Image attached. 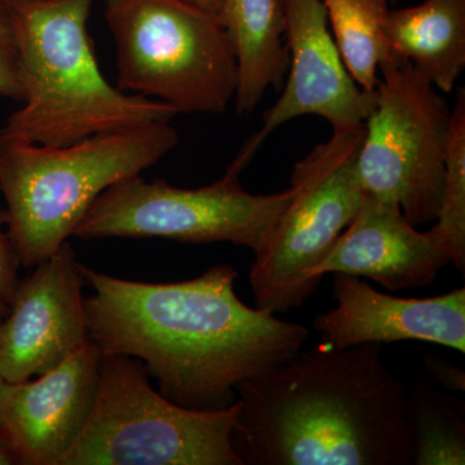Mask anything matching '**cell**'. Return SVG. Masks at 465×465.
I'll use <instances>...</instances> for the list:
<instances>
[{"label":"cell","instance_id":"13","mask_svg":"<svg viewBox=\"0 0 465 465\" xmlns=\"http://www.w3.org/2000/svg\"><path fill=\"white\" fill-rule=\"evenodd\" d=\"M336 307L313 320L323 348L430 342L465 353V289L433 298L388 295L354 275L335 273Z\"/></svg>","mask_w":465,"mask_h":465},{"label":"cell","instance_id":"20","mask_svg":"<svg viewBox=\"0 0 465 465\" xmlns=\"http://www.w3.org/2000/svg\"><path fill=\"white\" fill-rule=\"evenodd\" d=\"M0 97L23 101L16 30L11 12L0 0Z\"/></svg>","mask_w":465,"mask_h":465},{"label":"cell","instance_id":"11","mask_svg":"<svg viewBox=\"0 0 465 465\" xmlns=\"http://www.w3.org/2000/svg\"><path fill=\"white\" fill-rule=\"evenodd\" d=\"M79 264L65 242L18 282L0 322V376L5 381L43 375L90 341Z\"/></svg>","mask_w":465,"mask_h":465},{"label":"cell","instance_id":"3","mask_svg":"<svg viewBox=\"0 0 465 465\" xmlns=\"http://www.w3.org/2000/svg\"><path fill=\"white\" fill-rule=\"evenodd\" d=\"M16 30L23 106L0 134L66 146L94 134L170 122L163 101L125 94L104 78L87 30L94 0H2Z\"/></svg>","mask_w":465,"mask_h":465},{"label":"cell","instance_id":"14","mask_svg":"<svg viewBox=\"0 0 465 465\" xmlns=\"http://www.w3.org/2000/svg\"><path fill=\"white\" fill-rule=\"evenodd\" d=\"M448 264L449 251L433 229L416 231L399 207L365 194L356 217L311 277L317 284L326 274L365 277L397 292L430 286Z\"/></svg>","mask_w":465,"mask_h":465},{"label":"cell","instance_id":"24","mask_svg":"<svg viewBox=\"0 0 465 465\" xmlns=\"http://www.w3.org/2000/svg\"><path fill=\"white\" fill-rule=\"evenodd\" d=\"M0 465H17L11 449L2 437H0Z\"/></svg>","mask_w":465,"mask_h":465},{"label":"cell","instance_id":"10","mask_svg":"<svg viewBox=\"0 0 465 465\" xmlns=\"http://www.w3.org/2000/svg\"><path fill=\"white\" fill-rule=\"evenodd\" d=\"M289 76L264 124L231 164L241 173L265 140L281 125L304 115L326 119L332 128L363 124L375 108L374 92L349 74L329 29L322 0H281Z\"/></svg>","mask_w":465,"mask_h":465},{"label":"cell","instance_id":"26","mask_svg":"<svg viewBox=\"0 0 465 465\" xmlns=\"http://www.w3.org/2000/svg\"><path fill=\"white\" fill-rule=\"evenodd\" d=\"M5 379L2 378V376H0V388H2V385L5 384Z\"/></svg>","mask_w":465,"mask_h":465},{"label":"cell","instance_id":"16","mask_svg":"<svg viewBox=\"0 0 465 465\" xmlns=\"http://www.w3.org/2000/svg\"><path fill=\"white\" fill-rule=\"evenodd\" d=\"M220 23L237 57L235 110L250 114L269 88L283 87L289 69L281 0H223Z\"/></svg>","mask_w":465,"mask_h":465},{"label":"cell","instance_id":"2","mask_svg":"<svg viewBox=\"0 0 465 465\" xmlns=\"http://www.w3.org/2000/svg\"><path fill=\"white\" fill-rule=\"evenodd\" d=\"M381 353L318 345L238 385L242 465H411L409 396Z\"/></svg>","mask_w":465,"mask_h":465},{"label":"cell","instance_id":"28","mask_svg":"<svg viewBox=\"0 0 465 465\" xmlns=\"http://www.w3.org/2000/svg\"><path fill=\"white\" fill-rule=\"evenodd\" d=\"M106 2H110V0H106Z\"/></svg>","mask_w":465,"mask_h":465},{"label":"cell","instance_id":"6","mask_svg":"<svg viewBox=\"0 0 465 465\" xmlns=\"http://www.w3.org/2000/svg\"><path fill=\"white\" fill-rule=\"evenodd\" d=\"M121 91L180 113L222 114L238 87V64L217 18L183 0H110Z\"/></svg>","mask_w":465,"mask_h":465},{"label":"cell","instance_id":"23","mask_svg":"<svg viewBox=\"0 0 465 465\" xmlns=\"http://www.w3.org/2000/svg\"><path fill=\"white\" fill-rule=\"evenodd\" d=\"M183 2L200 8L201 11L206 12V14L211 15V16L220 21L223 0H183Z\"/></svg>","mask_w":465,"mask_h":465},{"label":"cell","instance_id":"21","mask_svg":"<svg viewBox=\"0 0 465 465\" xmlns=\"http://www.w3.org/2000/svg\"><path fill=\"white\" fill-rule=\"evenodd\" d=\"M7 217L5 211L0 208V299L9 304L17 289L18 262L11 244H9L7 232L5 231Z\"/></svg>","mask_w":465,"mask_h":465},{"label":"cell","instance_id":"8","mask_svg":"<svg viewBox=\"0 0 465 465\" xmlns=\"http://www.w3.org/2000/svg\"><path fill=\"white\" fill-rule=\"evenodd\" d=\"M375 108L358 154L363 193L399 207L407 222H436L451 109L414 66L390 50L379 66Z\"/></svg>","mask_w":465,"mask_h":465},{"label":"cell","instance_id":"22","mask_svg":"<svg viewBox=\"0 0 465 465\" xmlns=\"http://www.w3.org/2000/svg\"><path fill=\"white\" fill-rule=\"evenodd\" d=\"M424 367L428 374L436 379L445 390L450 391H465V372L451 361L445 360L439 354H425Z\"/></svg>","mask_w":465,"mask_h":465},{"label":"cell","instance_id":"27","mask_svg":"<svg viewBox=\"0 0 465 465\" xmlns=\"http://www.w3.org/2000/svg\"><path fill=\"white\" fill-rule=\"evenodd\" d=\"M381 2H382V3H387V5H388V3H390V2H393V0H381Z\"/></svg>","mask_w":465,"mask_h":465},{"label":"cell","instance_id":"5","mask_svg":"<svg viewBox=\"0 0 465 465\" xmlns=\"http://www.w3.org/2000/svg\"><path fill=\"white\" fill-rule=\"evenodd\" d=\"M240 402L193 410L150 384L139 360L101 354L88 420L58 465H242L232 434Z\"/></svg>","mask_w":465,"mask_h":465},{"label":"cell","instance_id":"18","mask_svg":"<svg viewBox=\"0 0 465 465\" xmlns=\"http://www.w3.org/2000/svg\"><path fill=\"white\" fill-rule=\"evenodd\" d=\"M333 41L349 74L362 90L374 92L379 66L390 48L385 41L387 3L381 0H322Z\"/></svg>","mask_w":465,"mask_h":465},{"label":"cell","instance_id":"1","mask_svg":"<svg viewBox=\"0 0 465 465\" xmlns=\"http://www.w3.org/2000/svg\"><path fill=\"white\" fill-rule=\"evenodd\" d=\"M88 338L104 356L139 360L159 391L177 405L219 410L237 402L242 382L298 356L309 338L238 298V272L228 264L183 282L122 280L79 264Z\"/></svg>","mask_w":465,"mask_h":465},{"label":"cell","instance_id":"15","mask_svg":"<svg viewBox=\"0 0 465 465\" xmlns=\"http://www.w3.org/2000/svg\"><path fill=\"white\" fill-rule=\"evenodd\" d=\"M382 29L393 54L437 90L452 91L465 66V0H424L415 7L388 9Z\"/></svg>","mask_w":465,"mask_h":465},{"label":"cell","instance_id":"19","mask_svg":"<svg viewBox=\"0 0 465 465\" xmlns=\"http://www.w3.org/2000/svg\"><path fill=\"white\" fill-rule=\"evenodd\" d=\"M433 231L450 253L451 264L465 269V90L459 88L451 109L446 148L442 200Z\"/></svg>","mask_w":465,"mask_h":465},{"label":"cell","instance_id":"25","mask_svg":"<svg viewBox=\"0 0 465 465\" xmlns=\"http://www.w3.org/2000/svg\"><path fill=\"white\" fill-rule=\"evenodd\" d=\"M8 313V304H5L2 299H0V322H2L3 318L7 316Z\"/></svg>","mask_w":465,"mask_h":465},{"label":"cell","instance_id":"7","mask_svg":"<svg viewBox=\"0 0 465 465\" xmlns=\"http://www.w3.org/2000/svg\"><path fill=\"white\" fill-rule=\"evenodd\" d=\"M332 130L329 142L293 167L292 200L253 252L249 278L256 308L282 314L302 307L320 287L312 272L362 204L357 163L365 124Z\"/></svg>","mask_w":465,"mask_h":465},{"label":"cell","instance_id":"4","mask_svg":"<svg viewBox=\"0 0 465 465\" xmlns=\"http://www.w3.org/2000/svg\"><path fill=\"white\" fill-rule=\"evenodd\" d=\"M179 143L168 122L43 146L0 134V192L5 232L18 265L34 268L72 237L113 183L158 163Z\"/></svg>","mask_w":465,"mask_h":465},{"label":"cell","instance_id":"12","mask_svg":"<svg viewBox=\"0 0 465 465\" xmlns=\"http://www.w3.org/2000/svg\"><path fill=\"white\" fill-rule=\"evenodd\" d=\"M101 351L91 341L63 363L0 388V437L17 465H58L91 414Z\"/></svg>","mask_w":465,"mask_h":465},{"label":"cell","instance_id":"9","mask_svg":"<svg viewBox=\"0 0 465 465\" xmlns=\"http://www.w3.org/2000/svg\"><path fill=\"white\" fill-rule=\"evenodd\" d=\"M238 177L228 168L211 185L183 189L134 174L101 193L73 235L82 240L164 238L193 244L228 242L256 252L293 191L290 186L275 194H251Z\"/></svg>","mask_w":465,"mask_h":465},{"label":"cell","instance_id":"17","mask_svg":"<svg viewBox=\"0 0 465 465\" xmlns=\"http://www.w3.org/2000/svg\"><path fill=\"white\" fill-rule=\"evenodd\" d=\"M414 465H464V405L440 393L425 376L407 397Z\"/></svg>","mask_w":465,"mask_h":465}]
</instances>
